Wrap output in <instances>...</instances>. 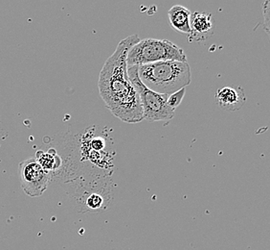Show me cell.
<instances>
[{"instance_id": "2", "label": "cell", "mask_w": 270, "mask_h": 250, "mask_svg": "<svg viewBox=\"0 0 270 250\" xmlns=\"http://www.w3.org/2000/svg\"><path fill=\"white\" fill-rule=\"evenodd\" d=\"M138 75L145 86L160 95H173L192 82L188 62L163 61L138 66Z\"/></svg>"}, {"instance_id": "9", "label": "cell", "mask_w": 270, "mask_h": 250, "mask_svg": "<svg viewBox=\"0 0 270 250\" xmlns=\"http://www.w3.org/2000/svg\"><path fill=\"white\" fill-rule=\"evenodd\" d=\"M35 159L45 172L56 170L59 166V163L57 162V159H59V157L56 154H52V150L49 152L39 151L37 152V158Z\"/></svg>"}, {"instance_id": "10", "label": "cell", "mask_w": 270, "mask_h": 250, "mask_svg": "<svg viewBox=\"0 0 270 250\" xmlns=\"http://www.w3.org/2000/svg\"><path fill=\"white\" fill-rule=\"evenodd\" d=\"M186 94V88H183L176 92L173 95H170L167 99V103L173 110H176L178 106L181 104Z\"/></svg>"}, {"instance_id": "11", "label": "cell", "mask_w": 270, "mask_h": 250, "mask_svg": "<svg viewBox=\"0 0 270 250\" xmlns=\"http://www.w3.org/2000/svg\"><path fill=\"white\" fill-rule=\"evenodd\" d=\"M262 11H263V15H264L265 30H266L267 33H269L270 1L266 0L262 4Z\"/></svg>"}, {"instance_id": "8", "label": "cell", "mask_w": 270, "mask_h": 250, "mask_svg": "<svg viewBox=\"0 0 270 250\" xmlns=\"http://www.w3.org/2000/svg\"><path fill=\"white\" fill-rule=\"evenodd\" d=\"M191 11L181 5H175L168 12L170 25L172 26L178 33L191 34L190 18Z\"/></svg>"}, {"instance_id": "5", "label": "cell", "mask_w": 270, "mask_h": 250, "mask_svg": "<svg viewBox=\"0 0 270 250\" xmlns=\"http://www.w3.org/2000/svg\"><path fill=\"white\" fill-rule=\"evenodd\" d=\"M20 184L23 191L31 198H38L46 190L50 175L45 172L35 158L22 161L18 165Z\"/></svg>"}, {"instance_id": "4", "label": "cell", "mask_w": 270, "mask_h": 250, "mask_svg": "<svg viewBox=\"0 0 270 250\" xmlns=\"http://www.w3.org/2000/svg\"><path fill=\"white\" fill-rule=\"evenodd\" d=\"M127 75L139 95L144 120L170 121L174 118L175 110L167 103L169 95L157 94L145 86L138 75V66L127 67Z\"/></svg>"}, {"instance_id": "1", "label": "cell", "mask_w": 270, "mask_h": 250, "mask_svg": "<svg viewBox=\"0 0 270 250\" xmlns=\"http://www.w3.org/2000/svg\"><path fill=\"white\" fill-rule=\"evenodd\" d=\"M139 41L137 34L123 39L106 61L98 80L99 93L107 108L127 123L144 121L139 95L127 75V53Z\"/></svg>"}, {"instance_id": "3", "label": "cell", "mask_w": 270, "mask_h": 250, "mask_svg": "<svg viewBox=\"0 0 270 250\" xmlns=\"http://www.w3.org/2000/svg\"><path fill=\"white\" fill-rule=\"evenodd\" d=\"M163 61L187 62L184 50L168 40L145 39L134 44L127 53V67L142 66Z\"/></svg>"}, {"instance_id": "6", "label": "cell", "mask_w": 270, "mask_h": 250, "mask_svg": "<svg viewBox=\"0 0 270 250\" xmlns=\"http://www.w3.org/2000/svg\"><path fill=\"white\" fill-rule=\"evenodd\" d=\"M246 96L242 88L223 87L216 93V102L222 110L238 111L245 103Z\"/></svg>"}, {"instance_id": "7", "label": "cell", "mask_w": 270, "mask_h": 250, "mask_svg": "<svg viewBox=\"0 0 270 250\" xmlns=\"http://www.w3.org/2000/svg\"><path fill=\"white\" fill-rule=\"evenodd\" d=\"M190 39H193L194 41H201L208 38L213 29L211 14L194 12L190 18Z\"/></svg>"}]
</instances>
